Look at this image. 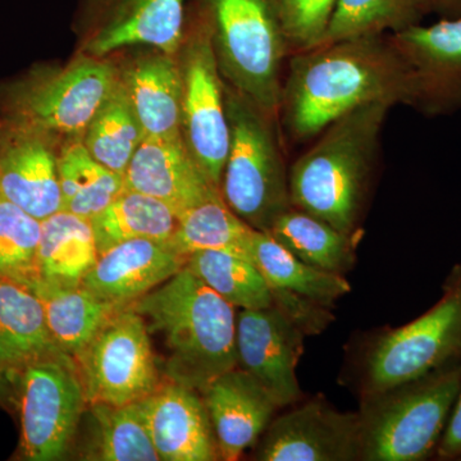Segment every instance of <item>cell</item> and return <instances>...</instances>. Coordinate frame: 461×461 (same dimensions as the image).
<instances>
[{
    "mask_svg": "<svg viewBox=\"0 0 461 461\" xmlns=\"http://www.w3.org/2000/svg\"><path fill=\"white\" fill-rule=\"evenodd\" d=\"M371 103L420 111L417 71L390 38L355 39L295 53L282 91L285 126L299 140L321 133L338 118Z\"/></svg>",
    "mask_w": 461,
    "mask_h": 461,
    "instance_id": "cell-1",
    "label": "cell"
},
{
    "mask_svg": "<svg viewBox=\"0 0 461 461\" xmlns=\"http://www.w3.org/2000/svg\"><path fill=\"white\" fill-rule=\"evenodd\" d=\"M131 306L165 342L166 379L200 391L238 368L235 306L186 267Z\"/></svg>",
    "mask_w": 461,
    "mask_h": 461,
    "instance_id": "cell-2",
    "label": "cell"
},
{
    "mask_svg": "<svg viewBox=\"0 0 461 461\" xmlns=\"http://www.w3.org/2000/svg\"><path fill=\"white\" fill-rule=\"evenodd\" d=\"M390 108L386 103L362 105L321 131L317 144L288 173L294 208L353 235L375 167L379 133Z\"/></svg>",
    "mask_w": 461,
    "mask_h": 461,
    "instance_id": "cell-3",
    "label": "cell"
},
{
    "mask_svg": "<svg viewBox=\"0 0 461 461\" xmlns=\"http://www.w3.org/2000/svg\"><path fill=\"white\" fill-rule=\"evenodd\" d=\"M460 386L456 357L415 381L363 396L359 460L427 459L438 447Z\"/></svg>",
    "mask_w": 461,
    "mask_h": 461,
    "instance_id": "cell-4",
    "label": "cell"
},
{
    "mask_svg": "<svg viewBox=\"0 0 461 461\" xmlns=\"http://www.w3.org/2000/svg\"><path fill=\"white\" fill-rule=\"evenodd\" d=\"M120 81L104 58L80 54L67 66H36L0 89V120L57 139H83Z\"/></svg>",
    "mask_w": 461,
    "mask_h": 461,
    "instance_id": "cell-5",
    "label": "cell"
},
{
    "mask_svg": "<svg viewBox=\"0 0 461 461\" xmlns=\"http://www.w3.org/2000/svg\"><path fill=\"white\" fill-rule=\"evenodd\" d=\"M221 75L263 113L281 111L288 45L275 0H206Z\"/></svg>",
    "mask_w": 461,
    "mask_h": 461,
    "instance_id": "cell-6",
    "label": "cell"
},
{
    "mask_svg": "<svg viewBox=\"0 0 461 461\" xmlns=\"http://www.w3.org/2000/svg\"><path fill=\"white\" fill-rule=\"evenodd\" d=\"M230 148L221 194L251 229L269 230L290 209L288 175L269 121L250 100L224 86Z\"/></svg>",
    "mask_w": 461,
    "mask_h": 461,
    "instance_id": "cell-7",
    "label": "cell"
},
{
    "mask_svg": "<svg viewBox=\"0 0 461 461\" xmlns=\"http://www.w3.org/2000/svg\"><path fill=\"white\" fill-rule=\"evenodd\" d=\"M177 57L184 84L182 140L206 177L221 190L230 148V124L206 0H199L190 12Z\"/></svg>",
    "mask_w": 461,
    "mask_h": 461,
    "instance_id": "cell-8",
    "label": "cell"
},
{
    "mask_svg": "<svg viewBox=\"0 0 461 461\" xmlns=\"http://www.w3.org/2000/svg\"><path fill=\"white\" fill-rule=\"evenodd\" d=\"M461 354V267L430 311L372 342L363 360L362 397L408 384Z\"/></svg>",
    "mask_w": 461,
    "mask_h": 461,
    "instance_id": "cell-9",
    "label": "cell"
},
{
    "mask_svg": "<svg viewBox=\"0 0 461 461\" xmlns=\"http://www.w3.org/2000/svg\"><path fill=\"white\" fill-rule=\"evenodd\" d=\"M11 387L16 388L20 409L23 459H62L87 405L75 357L60 351L35 360Z\"/></svg>",
    "mask_w": 461,
    "mask_h": 461,
    "instance_id": "cell-10",
    "label": "cell"
},
{
    "mask_svg": "<svg viewBox=\"0 0 461 461\" xmlns=\"http://www.w3.org/2000/svg\"><path fill=\"white\" fill-rule=\"evenodd\" d=\"M75 360L87 406L139 402L162 384L147 321L131 305L112 315Z\"/></svg>",
    "mask_w": 461,
    "mask_h": 461,
    "instance_id": "cell-11",
    "label": "cell"
},
{
    "mask_svg": "<svg viewBox=\"0 0 461 461\" xmlns=\"http://www.w3.org/2000/svg\"><path fill=\"white\" fill-rule=\"evenodd\" d=\"M83 53L105 58L133 45L177 56L186 27V0H83Z\"/></svg>",
    "mask_w": 461,
    "mask_h": 461,
    "instance_id": "cell-12",
    "label": "cell"
},
{
    "mask_svg": "<svg viewBox=\"0 0 461 461\" xmlns=\"http://www.w3.org/2000/svg\"><path fill=\"white\" fill-rule=\"evenodd\" d=\"M248 257L271 288L275 305L299 323L306 335L321 332L330 323V306L351 291L345 276L303 262L268 230H253Z\"/></svg>",
    "mask_w": 461,
    "mask_h": 461,
    "instance_id": "cell-13",
    "label": "cell"
},
{
    "mask_svg": "<svg viewBox=\"0 0 461 461\" xmlns=\"http://www.w3.org/2000/svg\"><path fill=\"white\" fill-rule=\"evenodd\" d=\"M305 336L304 329L275 304L238 313V368L256 379L278 408L303 399L296 369Z\"/></svg>",
    "mask_w": 461,
    "mask_h": 461,
    "instance_id": "cell-14",
    "label": "cell"
},
{
    "mask_svg": "<svg viewBox=\"0 0 461 461\" xmlns=\"http://www.w3.org/2000/svg\"><path fill=\"white\" fill-rule=\"evenodd\" d=\"M359 454V412L339 411L315 397L271 421L256 459L353 461Z\"/></svg>",
    "mask_w": 461,
    "mask_h": 461,
    "instance_id": "cell-15",
    "label": "cell"
},
{
    "mask_svg": "<svg viewBox=\"0 0 461 461\" xmlns=\"http://www.w3.org/2000/svg\"><path fill=\"white\" fill-rule=\"evenodd\" d=\"M54 145L50 136L2 121L0 196L39 221L63 211Z\"/></svg>",
    "mask_w": 461,
    "mask_h": 461,
    "instance_id": "cell-16",
    "label": "cell"
},
{
    "mask_svg": "<svg viewBox=\"0 0 461 461\" xmlns=\"http://www.w3.org/2000/svg\"><path fill=\"white\" fill-rule=\"evenodd\" d=\"M139 405L160 460L220 459L213 427L200 391L166 379Z\"/></svg>",
    "mask_w": 461,
    "mask_h": 461,
    "instance_id": "cell-17",
    "label": "cell"
},
{
    "mask_svg": "<svg viewBox=\"0 0 461 461\" xmlns=\"http://www.w3.org/2000/svg\"><path fill=\"white\" fill-rule=\"evenodd\" d=\"M390 41L420 76L421 113L435 117L461 108V17L415 23L393 32Z\"/></svg>",
    "mask_w": 461,
    "mask_h": 461,
    "instance_id": "cell-18",
    "label": "cell"
},
{
    "mask_svg": "<svg viewBox=\"0 0 461 461\" xmlns=\"http://www.w3.org/2000/svg\"><path fill=\"white\" fill-rule=\"evenodd\" d=\"M186 260L168 241L129 240L99 254L81 285L105 302L130 306L185 268Z\"/></svg>",
    "mask_w": 461,
    "mask_h": 461,
    "instance_id": "cell-19",
    "label": "cell"
},
{
    "mask_svg": "<svg viewBox=\"0 0 461 461\" xmlns=\"http://www.w3.org/2000/svg\"><path fill=\"white\" fill-rule=\"evenodd\" d=\"M124 189L160 200L177 217L221 194L182 139L145 138L124 173Z\"/></svg>",
    "mask_w": 461,
    "mask_h": 461,
    "instance_id": "cell-20",
    "label": "cell"
},
{
    "mask_svg": "<svg viewBox=\"0 0 461 461\" xmlns=\"http://www.w3.org/2000/svg\"><path fill=\"white\" fill-rule=\"evenodd\" d=\"M211 418L220 459L236 461L268 429L276 409L273 397L242 369L223 373L200 390Z\"/></svg>",
    "mask_w": 461,
    "mask_h": 461,
    "instance_id": "cell-21",
    "label": "cell"
},
{
    "mask_svg": "<svg viewBox=\"0 0 461 461\" xmlns=\"http://www.w3.org/2000/svg\"><path fill=\"white\" fill-rule=\"evenodd\" d=\"M139 58L120 72L127 96L145 138L182 139L184 84L177 56L163 53Z\"/></svg>",
    "mask_w": 461,
    "mask_h": 461,
    "instance_id": "cell-22",
    "label": "cell"
},
{
    "mask_svg": "<svg viewBox=\"0 0 461 461\" xmlns=\"http://www.w3.org/2000/svg\"><path fill=\"white\" fill-rule=\"evenodd\" d=\"M60 351L39 297L18 282L0 278V375L9 386L30 363Z\"/></svg>",
    "mask_w": 461,
    "mask_h": 461,
    "instance_id": "cell-23",
    "label": "cell"
},
{
    "mask_svg": "<svg viewBox=\"0 0 461 461\" xmlns=\"http://www.w3.org/2000/svg\"><path fill=\"white\" fill-rule=\"evenodd\" d=\"M27 287L41 300L54 342L75 359L112 315L127 308L100 299L83 285L62 286L36 280Z\"/></svg>",
    "mask_w": 461,
    "mask_h": 461,
    "instance_id": "cell-24",
    "label": "cell"
},
{
    "mask_svg": "<svg viewBox=\"0 0 461 461\" xmlns=\"http://www.w3.org/2000/svg\"><path fill=\"white\" fill-rule=\"evenodd\" d=\"M91 221L60 211L41 221L38 280L77 286L98 260Z\"/></svg>",
    "mask_w": 461,
    "mask_h": 461,
    "instance_id": "cell-25",
    "label": "cell"
},
{
    "mask_svg": "<svg viewBox=\"0 0 461 461\" xmlns=\"http://www.w3.org/2000/svg\"><path fill=\"white\" fill-rule=\"evenodd\" d=\"M269 233L300 260L321 271L344 276L357 262V238L314 215L291 206L272 224Z\"/></svg>",
    "mask_w": 461,
    "mask_h": 461,
    "instance_id": "cell-26",
    "label": "cell"
},
{
    "mask_svg": "<svg viewBox=\"0 0 461 461\" xmlns=\"http://www.w3.org/2000/svg\"><path fill=\"white\" fill-rule=\"evenodd\" d=\"M63 211L93 220L124 190V177L96 162L83 139H69L58 154Z\"/></svg>",
    "mask_w": 461,
    "mask_h": 461,
    "instance_id": "cell-27",
    "label": "cell"
},
{
    "mask_svg": "<svg viewBox=\"0 0 461 461\" xmlns=\"http://www.w3.org/2000/svg\"><path fill=\"white\" fill-rule=\"evenodd\" d=\"M98 253L136 239L168 241L177 226V215L156 198L124 189L91 220Z\"/></svg>",
    "mask_w": 461,
    "mask_h": 461,
    "instance_id": "cell-28",
    "label": "cell"
},
{
    "mask_svg": "<svg viewBox=\"0 0 461 461\" xmlns=\"http://www.w3.org/2000/svg\"><path fill=\"white\" fill-rule=\"evenodd\" d=\"M251 229L224 203L222 194L178 215L169 244L181 256L203 250H222L248 257Z\"/></svg>",
    "mask_w": 461,
    "mask_h": 461,
    "instance_id": "cell-29",
    "label": "cell"
},
{
    "mask_svg": "<svg viewBox=\"0 0 461 461\" xmlns=\"http://www.w3.org/2000/svg\"><path fill=\"white\" fill-rule=\"evenodd\" d=\"M144 139V130L120 77L117 86L87 126L84 145L96 162L124 177Z\"/></svg>",
    "mask_w": 461,
    "mask_h": 461,
    "instance_id": "cell-30",
    "label": "cell"
},
{
    "mask_svg": "<svg viewBox=\"0 0 461 461\" xmlns=\"http://www.w3.org/2000/svg\"><path fill=\"white\" fill-rule=\"evenodd\" d=\"M185 267L235 308L266 309L275 304L271 288L249 258L203 250L187 257Z\"/></svg>",
    "mask_w": 461,
    "mask_h": 461,
    "instance_id": "cell-31",
    "label": "cell"
},
{
    "mask_svg": "<svg viewBox=\"0 0 461 461\" xmlns=\"http://www.w3.org/2000/svg\"><path fill=\"white\" fill-rule=\"evenodd\" d=\"M94 418L93 439L85 460L158 461L156 447L142 418L139 402L90 406Z\"/></svg>",
    "mask_w": 461,
    "mask_h": 461,
    "instance_id": "cell-32",
    "label": "cell"
},
{
    "mask_svg": "<svg viewBox=\"0 0 461 461\" xmlns=\"http://www.w3.org/2000/svg\"><path fill=\"white\" fill-rule=\"evenodd\" d=\"M421 18L415 0H338L321 47L397 32Z\"/></svg>",
    "mask_w": 461,
    "mask_h": 461,
    "instance_id": "cell-33",
    "label": "cell"
},
{
    "mask_svg": "<svg viewBox=\"0 0 461 461\" xmlns=\"http://www.w3.org/2000/svg\"><path fill=\"white\" fill-rule=\"evenodd\" d=\"M41 221L0 196V278L29 286L38 280Z\"/></svg>",
    "mask_w": 461,
    "mask_h": 461,
    "instance_id": "cell-34",
    "label": "cell"
},
{
    "mask_svg": "<svg viewBox=\"0 0 461 461\" xmlns=\"http://www.w3.org/2000/svg\"><path fill=\"white\" fill-rule=\"evenodd\" d=\"M338 0H275L288 50L321 47Z\"/></svg>",
    "mask_w": 461,
    "mask_h": 461,
    "instance_id": "cell-35",
    "label": "cell"
},
{
    "mask_svg": "<svg viewBox=\"0 0 461 461\" xmlns=\"http://www.w3.org/2000/svg\"><path fill=\"white\" fill-rule=\"evenodd\" d=\"M437 454L439 459H461V386Z\"/></svg>",
    "mask_w": 461,
    "mask_h": 461,
    "instance_id": "cell-36",
    "label": "cell"
},
{
    "mask_svg": "<svg viewBox=\"0 0 461 461\" xmlns=\"http://www.w3.org/2000/svg\"><path fill=\"white\" fill-rule=\"evenodd\" d=\"M423 16L436 14L442 18L461 17V0H415Z\"/></svg>",
    "mask_w": 461,
    "mask_h": 461,
    "instance_id": "cell-37",
    "label": "cell"
},
{
    "mask_svg": "<svg viewBox=\"0 0 461 461\" xmlns=\"http://www.w3.org/2000/svg\"><path fill=\"white\" fill-rule=\"evenodd\" d=\"M14 400V390L5 377L0 375V405L8 406Z\"/></svg>",
    "mask_w": 461,
    "mask_h": 461,
    "instance_id": "cell-38",
    "label": "cell"
},
{
    "mask_svg": "<svg viewBox=\"0 0 461 461\" xmlns=\"http://www.w3.org/2000/svg\"><path fill=\"white\" fill-rule=\"evenodd\" d=\"M0 130H2V121H0Z\"/></svg>",
    "mask_w": 461,
    "mask_h": 461,
    "instance_id": "cell-39",
    "label": "cell"
}]
</instances>
